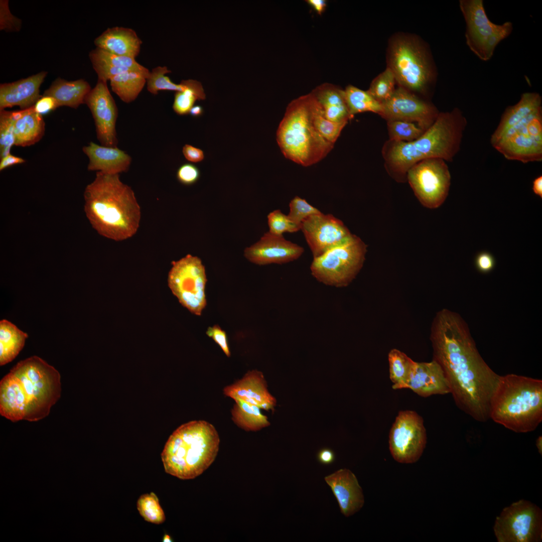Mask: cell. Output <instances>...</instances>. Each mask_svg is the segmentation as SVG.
I'll return each mask as SVG.
<instances>
[{
    "instance_id": "6",
    "label": "cell",
    "mask_w": 542,
    "mask_h": 542,
    "mask_svg": "<svg viewBox=\"0 0 542 542\" xmlns=\"http://www.w3.org/2000/svg\"><path fill=\"white\" fill-rule=\"evenodd\" d=\"M219 443L215 427L205 421L182 425L170 436L161 454L166 472L183 480L196 478L213 462Z\"/></svg>"
},
{
    "instance_id": "45",
    "label": "cell",
    "mask_w": 542,
    "mask_h": 542,
    "mask_svg": "<svg viewBox=\"0 0 542 542\" xmlns=\"http://www.w3.org/2000/svg\"><path fill=\"white\" fill-rule=\"evenodd\" d=\"M59 107L55 98L51 96L42 95L34 105L35 110L43 115L55 110Z\"/></svg>"
},
{
    "instance_id": "21",
    "label": "cell",
    "mask_w": 542,
    "mask_h": 542,
    "mask_svg": "<svg viewBox=\"0 0 542 542\" xmlns=\"http://www.w3.org/2000/svg\"><path fill=\"white\" fill-rule=\"evenodd\" d=\"M47 75L41 71L18 81L0 85V110L18 106L26 109L35 105L42 96L40 87Z\"/></svg>"
},
{
    "instance_id": "29",
    "label": "cell",
    "mask_w": 542,
    "mask_h": 542,
    "mask_svg": "<svg viewBox=\"0 0 542 542\" xmlns=\"http://www.w3.org/2000/svg\"><path fill=\"white\" fill-rule=\"evenodd\" d=\"M28 336L11 322L0 321V365L11 362L24 346Z\"/></svg>"
},
{
    "instance_id": "39",
    "label": "cell",
    "mask_w": 542,
    "mask_h": 542,
    "mask_svg": "<svg viewBox=\"0 0 542 542\" xmlns=\"http://www.w3.org/2000/svg\"><path fill=\"white\" fill-rule=\"evenodd\" d=\"M137 509L144 519L154 524H161L165 520V515L159 499L154 492L145 494L137 501Z\"/></svg>"
},
{
    "instance_id": "20",
    "label": "cell",
    "mask_w": 542,
    "mask_h": 542,
    "mask_svg": "<svg viewBox=\"0 0 542 542\" xmlns=\"http://www.w3.org/2000/svg\"><path fill=\"white\" fill-rule=\"evenodd\" d=\"M338 503L341 512L348 517L363 506L362 490L355 475L348 469H341L325 477Z\"/></svg>"
},
{
    "instance_id": "9",
    "label": "cell",
    "mask_w": 542,
    "mask_h": 542,
    "mask_svg": "<svg viewBox=\"0 0 542 542\" xmlns=\"http://www.w3.org/2000/svg\"><path fill=\"white\" fill-rule=\"evenodd\" d=\"M386 56L397 85L428 99L438 76L428 44L417 35L398 32L389 38Z\"/></svg>"
},
{
    "instance_id": "28",
    "label": "cell",
    "mask_w": 542,
    "mask_h": 542,
    "mask_svg": "<svg viewBox=\"0 0 542 542\" xmlns=\"http://www.w3.org/2000/svg\"><path fill=\"white\" fill-rule=\"evenodd\" d=\"M150 73L134 70L121 73L109 80L111 89L124 102H131L142 91Z\"/></svg>"
},
{
    "instance_id": "44",
    "label": "cell",
    "mask_w": 542,
    "mask_h": 542,
    "mask_svg": "<svg viewBox=\"0 0 542 542\" xmlns=\"http://www.w3.org/2000/svg\"><path fill=\"white\" fill-rule=\"evenodd\" d=\"M206 334L219 345L226 356H230L231 353L226 333L218 325L209 327L206 331Z\"/></svg>"
},
{
    "instance_id": "5",
    "label": "cell",
    "mask_w": 542,
    "mask_h": 542,
    "mask_svg": "<svg viewBox=\"0 0 542 542\" xmlns=\"http://www.w3.org/2000/svg\"><path fill=\"white\" fill-rule=\"evenodd\" d=\"M492 147L508 160L523 164L542 160V98L535 92L522 93L507 106L490 137Z\"/></svg>"
},
{
    "instance_id": "31",
    "label": "cell",
    "mask_w": 542,
    "mask_h": 542,
    "mask_svg": "<svg viewBox=\"0 0 542 542\" xmlns=\"http://www.w3.org/2000/svg\"><path fill=\"white\" fill-rule=\"evenodd\" d=\"M344 91L349 113L353 117L356 114L365 112H371L380 115L381 103L376 100L367 90L349 85Z\"/></svg>"
},
{
    "instance_id": "19",
    "label": "cell",
    "mask_w": 542,
    "mask_h": 542,
    "mask_svg": "<svg viewBox=\"0 0 542 542\" xmlns=\"http://www.w3.org/2000/svg\"><path fill=\"white\" fill-rule=\"evenodd\" d=\"M224 394L233 399L239 398L260 409L274 411L277 400L267 389L263 373L257 370L248 371L234 383L224 387Z\"/></svg>"
},
{
    "instance_id": "41",
    "label": "cell",
    "mask_w": 542,
    "mask_h": 542,
    "mask_svg": "<svg viewBox=\"0 0 542 542\" xmlns=\"http://www.w3.org/2000/svg\"><path fill=\"white\" fill-rule=\"evenodd\" d=\"M289 207L290 211L287 215L289 219L300 229L301 224L305 219L312 215L321 212L309 204L306 200L297 196L291 201Z\"/></svg>"
},
{
    "instance_id": "50",
    "label": "cell",
    "mask_w": 542,
    "mask_h": 542,
    "mask_svg": "<svg viewBox=\"0 0 542 542\" xmlns=\"http://www.w3.org/2000/svg\"><path fill=\"white\" fill-rule=\"evenodd\" d=\"M26 162L23 158L14 156L11 153L1 159L0 171L17 164H21Z\"/></svg>"
},
{
    "instance_id": "32",
    "label": "cell",
    "mask_w": 542,
    "mask_h": 542,
    "mask_svg": "<svg viewBox=\"0 0 542 542\" xmlns=\"http://www.w3.org/2000/svg\"><path fill=\"white\" fill-rule=\"evenodd\" d=\"M389 378L393 389L405 388L416 362L404 353L391 349L388 355Z\"/></svg>"
},
{
    "instance_id": "35",
    "label": "cell",
    "mask_w": 542,
    "mask_h": 542,
    "mask_svg": "<svg viewBox=\"0 0 542 542\" xmlns=\"http://www.w3.org/2000/svg\"><path fill=\"white\" fill-rule=\"evenodd\" d=\"M23 112V109L14 111L0 110V159L11 153L15 146L14 124Z\"/></svg>"
},
{
    "instance_id": "2",
    "label": "cell",
    "mask_w": 542,
    "mask_h": 542,
    "mask_svg": "<svg viewBox=\"0 0 542 542\" xmlns=\"http://www.w3.org/2000/svg\"><path fill=\"white\" fill-rule=\"evenodd\" d=\"M58 371L37 356L18 362L0 382V414L15 422L46 417L61 396Z\"/></svg>"
},
{
    "instance_id": "34",
    "label": "cell",
    "mask_w": 542,
    "mask_h": 542,
    "mask_svg": "<svg viewBox=\"0 0 542 542\" xmlns=\"http://www.w3.org/2000/svg\"><path fill=\"white\" fill-rule=\"evenodd\" d=\"M205 97L201 83L196 80L188 79L186 88L175 94L173 110L179 115H186L189 113L196 101L204 100Z\"/></svg>"
},
{
    "instance_id": "18",
    "label": "cell",
    "mask_w": 542,
    "mask_h": 542,
    "mask_svg": "<svg viewBox=\"0 0 542 542\" xmlns=\"http://www.w3.org/2000/svg\"><path fill=\"white\" fill-rule=\"evenodd\" d=\"M304 251L303 247L286 240L283 235L273 234L268 231L257 242L246 248L244 255L251 262L263 265L294 261Z\"/></svg>"
},
{
    "instance_id": "11",
    "label": "cell",
    "mask_w": 542,
    "mask_h": 542,
    "mask_svg": "<svg viewBox=\"0 0 542 542\" xmlns=\"http://www.w3.org/2000/svg\"><path fill=\"white\" fill-rule=\"evenodd\" d=\"M206 269L201 259L187 254L173 261L167 282L180 304L192 314L201 316L207 305Z\"/></svg>"
},
{
    "instance_id": "17",
    "label": "cell",
    "mask_w": 542,
    "mask_h": 542,
    "mask_svg": "<svg viewBox=\"0 0 542 542\" xmlns=\"http://www.w3.org/2000/svg\"><path fill=\"white\" fill-rule=\"evenodd\" d=\"M85 104L92 113L97 138L101 145L116 147L118 140L115 127L118 109L106 81L98 79L95 87L87 95Z\"/></svg>"
},
{
    "instance_id": "49",
    "label": "cell",
    "mask_w": 542,
    "mask_h": 542,
    "mask_svg": "<svg viewBox=\"0 0 542 542\" xmlns=\"http://www.w3.org/2000/svg\"><path fill=\"white\" fill-rule=\"evenodd\" d=\"M317 458L321 464L327 465L331 464L334 462L335 455L334 451L331 449L324 448L318 452Z\"/></svg>"
},
{
    "instance_id": "26",
    "label": "cell",
    "mask_w": 542,
    "mask_h": 542,
    "mask_svg": "<svg viewBox=\"0 0 542 542\" xmlns=\"http://www.w3.org/2000/svg\"><path fill=\"white\" fill-rule=\"evenodd\" d=\"M91 89L88 82L83 79L69 81L57 78L43 95L55 98L59 107L65 106L77 108L85 103V99Z\"/></svg>"
},
{
    "instance_id": "25",
    "label": "cell",
    "mask_w": 542,
    "mask_h": 542,
    "mask_svg": "<svg viewBox=\"0 0 542 542\" xmlns=\"http://www.w3.org/2000/svg\"><path fill=\"white\" fill-rule=\"evenodd\" d=\"M94 43L97 48L111 53L135 59L140 53L142 41L132 29L114 27L106 29Z\"/></svg>"
},
{
    "instance_id": "23",
    "label": "cell",
    "mask_w": 542,
    "mask_h": 542,
    "mask_svg": "<svg viewBox=\"0 0 542 542\" xmlns=\"http://www.w3.org/2000/svg\"><path fill=\"white\" fill-rule=\"evenodd\" d=\"M82 151L89 159L88 171L119 174L127 172L131 163V157L117 147H106L90 142L82 148Z\"/></svg>"
},
{
    "instance_id": "1",
    "label": "cell",
    "mask_w": 542,
    "mask_h": 542,
    "mask_svg": "<svg viewBox=\"0 0 542 542\" xmlns=\"http://www.w3.org/2000/svg\"><path fill=\"white\" fill-rule=\"evenodd\" d=\"M433 359L442 368L457 406L476 421L490 419V405L500 375L479 353L468 326L455 312L443 309L431 329Z\"/></svg>"
},
{
    "instance_id": "15",
    "label": "cell",
    "mask_w": 542,
    "mask_h": 542,
    "mask_svg": "<svg viewBox=\"0 0 542 542\" xmlns=\"http://www.w3.org/2000/svg\"><path fill=\"white\" fill-rule=\"evenodd\" d=\"M381 105L380 116L386 121L401 120L414 123L424 131L434 122L440 112L428 99L398 86L391 96Z\"/></svg>"
},
{
    "instance_id": "52",
    "label": "cell",
    "mask_w": 542,
    "mask_h": 542,
    "mask_svg": "<svg viewBox=\"0 0 542 542\" xmlns=\"http://www.w3.org/2000/svg\"><path fill=\"white\" fill-rule=\"evenodd\" d=\"M532 189L535 195L542 198V176H539L534 179Z\"/></svg>"
},
{
    "instance_id": "47",
    "label": "cell",
    "mask_w": 542,
    "mask_h": 542,
    "mask_svg": "<svg viewBox=\"0 0 542 542\" xmlns=\"http://www.w3.org/2000/svg\"><path fill=\"white\" fill-rule=\"evenodd\" d=\"M182 152L186 160L192 163L200 162L204 158L202 150L188 144L183 147Z\"/></svg>"
},
{
    "instance_id": "46",
    "label": "cell",
    "mask_w": 542,
    "mask_h": 542,
    "mask_svg": "<svg viewBox=\"0 0 542 542\" xmlns=\"http://www.w3.org/2000/svg\"><path fill=\"white\" fill-rule=\"evenodd\" d=\"M475 264L477 268L480 272L486 273L490 272L494 268L495 260L490 253L484 252L477 255Z\"/></svg>"
},
{
    "instance_id": "40",
    "label": "cell",
    "mask_w": 542,
    "mask_h": 542,
    "mask_svg": "<svg viewBox=\"0 0 542 542\" xmlns=\"http://www.w3.org/2000/svg\"><path fill=\"white\" fill-rule=\"evenodd\" d=\"M389 139L396 142H409L418 139L425 131L416 124L401 121H387Z\"/></svg>"
},
{
    "instance_id": "24",
    "label": "cell",
    "mask_w": 542,
    "mask_h": 542,
    "mask_svg": "<svg viewBox=\"0 0 542 542\" xmlns=\"http://www.w3.org/2000/svg\"><path fill=\"white\" fill-rule=\"evenodd\" d=\"M322 115L334 122H346L353 118L349 113L344 90L333 84L325 83L316 87L311 92Z\"/></svg>"
},
{
    "instance_id": "13",
    "label": "cell",
    "mask_w": 542,
    "mask_h": 542,
    "mask_svg": "<svg viewBox=\"0 0 542 542\" xmlns=\"http://www.w3.org/2000/svg\"><path fill=\"white\" fill-rule=\"evenodd\" d=\"M406 181L420 202L430 209L439 207L447 198L451 174L446 162L439 158L422 160L408 171Z\"/></svg>"
},
{
    "instance_id": "4",
    "label": "cell",
    "mask_w": 542,
    "mask_h": 542,
    "mask_svg": "<svg viewBox=\"0 0 542 542\" xmlns=\"http://www.w3.org/2000/svg\"><path fill=\"white\" fill-rule=\"evenodd\" d=\"M83 196L86 216L99 234L118 241L136 233L140 207L133 191L121 181L119 174L97 172Z\"/></svg>"
},
{
    "instance_id": "30",
    "label": "cell",
    "mask_w": 542,
    "mask_h": 542,
    "mask_svg": "<svg viewBox=\"0 0 542 542\" xmlns=\"http://www.w3.org/2000/svg\"><path fill=\"white\" fill-rule=\"evenodd\" d=\"M234 400L232 420L238 427L246 431H257L270 425L259 407L239 398Z\"/></svg>"
},
{
    "instance_id": "22",
    "label": "cell",
    "mask_w": 542,
    "mask_h": 542,
    "mask_svg": "<svg viewBox=\"0 0 542 542\" xmlns=\"http://www.w3.org/2000/svg\"><path fill=\"white\" fill-rule=\"evenodd\" d=\"M405 388L423 397L451 392L442 368L434 359L429 362H416Z\"/></svg>"
},
{
    "instance_id": "43",
    "label": "cell",
    "mask_w": 542,
    "mask_h": 542,
    "mask_svg": "<svg viewBox=\"0 0 542 542\" xmlns=\"http://www.w3.org/2000/svg\"><path fill=\"white\" fill-rule=\"evenodd\" d=\"M198 168L191 163L182 165L177 172V178L179 182L185 185H191L197 182L200 178Z\"/></svg>"
},
{
    "instance_id": "8",
    "label": "cell",
    "mask_w": 542,
    "mask_h": 542,
    "mask_svg": "<svg viewBox=\"0 0 542 542\" xmlns=\"http://www.w3.org/2000/svg\"><path fill=\"white\" fill-rule=\"evenodd\" d=\"M312 106L310 93L292 100L277 131V141L284 156L304 167L321 161L334 147L315 128Z\"/></svg>"
},
{
    "instance_id": "14",
    "label": "cell",
    "mask_w": 542,
    "mask_h": 542,
    "mask_svg": "<svg viewBox=\"0 0 542 542\" xmlns=\"http://www.w3.org/2000/svg\"><path fill=\"white\" fill-rule=\"evenodd\" d=\"M427 443L422 418L413 411H400L389 435V446L393 459L400 463L417 462Z\"/></svg>"
},
{
    "instance_id": "48",
    "label": "cell",
    "mask_w": 542,
    "mask_h": 542,
    "mask_svg": "<svg viewBox=\"0 0 542 542\" xmlns=\"http://www.w3.org/2000/svg\"><path fill=\"white\" fill-rule=\"evenodd\" d=\"M8 1H1V12L6 16L8 22L4 30H18L20 27L21 22L17 18L13 16L9 12L8 7Z\"/></svg>"
},
{
    "instance_id": "3",
    "label": "cell",
    "mask_w": 542,
    "mask_h": 542,
    "mask_svg": "<svg viewBox=\"0 0 542 542\" xmlns=\"http://www.w3.org/2000/svg\"><path fill=\"white\" fill-rule=\"evenodd\" d=\"M467 120L458 107L440 112L434 122L418 139L409 142L388 140L381 153L388 175L398 183L406 182L409 170L426 159L452 162L460 150Z\"/></svg>"
},
{
    "instance_id": "55",
    "label": "cell",
    "mask_w": 542,
    "mask_h": 542,
    "mask_svg": "<svg viewBox=\"0 0 542 542\" xmlns=\"http://www.w3.org/2000/svg\"><path fill=\"white\" fill-rule=\"evenodd\" d=\"M163 541L164 542L172 541V539L170 535L168 534H165L163 539Z\"/></svg>"
},
{
    "instance_id": "53",
    "label": "cell",
    "mask_w": 542,
    "mask_h": 542,
    "mask_svg": "<svg viewBox=\"0 0 542 542\" xmlns=\"http://www.w3.org/2000/svg\"><path fill=\"white\" fill-rule=\"evenodd\" d=\"M203 112V109L200 105L193 106L190 110L189 114L194 117H198L201 115Z\"/></svg>"
},
{
    "instance_id": "10",
    "label": "cell",
    "mask_w": 542,
    "mask_h": 542,
    "mask_svg": "<svg viewBox=\"0 0 542 542\" xmlns=\"http://www.w3.org/2000/svg\"><path fill=\"white\" fill-rule=\"evenodd\" d=\"M366 252L367 245L352 234L343 243L313 258L310 266L311 274L325 285L346 287L361 269Z\"/></svg>"
},
{
    "instance_id": "37",
    "label": "cell",
    "mask_w": 542,
    "mask_h": 542,
    "mask_svg": "<svg viewBox=\"0 0 542 542\" xmlns=\"http://www.w3.org/2000/svg\"><path fill=\"white\" fill-rule=\"evenodd\" d=\"M312 96L313 97L312 120L314 127L326 140L334 144L341 131L348 123L334 122L325 118L322 115L315 98L312 95Z\"/></svg>"
},
{
    "instance_id": "27",
    "label": "cell",
    "mask_w": 542,
    "mask_h": 542,
    "mask_svg": "<svg viewBox=\"0 0 542 542\" xmlns=\"http://www.w3.org/2000/svg\"><path fill=\"white\" fill-rule=\"evenodd\" d=\"M45 131L43 115L35 110L34 106L23 109L14 124L15 146L25 147L33 145L42 139Z\"/></svg>"
},
{
    "instance_id": "54",
    "label": "cell",
    "mask_w": 542,
    "mask_h": 542,
    "mask_svg": "<svg viewBox=\"0 0 542 542\" xmlns=\"http://www.w3.org/2000/svg\"><path fill=\"white\" fill-rule=\"evenodd\" d=\"M541 441L542 439L541 436H539L536 441V446L538 449L539 452H540V453H541Z\"/></svg>"
},
{
    "instance_id": "38",
    "label": "cell",
    "mask_w": 542,
    "mask_h": 542,
    "mask_svg": "<svg viewBox=\"0 0 542 542\" xmlns=\"http://www.w3.org/2000/svg\"><path fill=\"white\" fill-rule=\"evenodd\" d=\"M396 84L393 72L386 67L372 80L367 91L376 100L382 103L391 96L396 88Z\"/></svg>"
},
{
    "instance_id": "42",
    "label": "cell",
    "mask_w": 542,
    "mask_h": 542,
    "mask_svg": "<svg viewBox=\"0 0 542 542\" xmlns=\"http://www.w3.org/2000/svg\"><path fill=\"white\" fill-rule=\"evenodd\" d=\"M267 217L268 232L273 234L283 235L284 233H294L301 229L291 221L288 215L284 214L280 210H275L270 212Z\"/></svg>"
},
{
    "instance_id": "51",
    "label": "cell",
    "mask_w": 542,
    "mask_h": 542,
    "mask_svg": "<svg viewBox=\"0 0 542 542\" xmlns=\"http://www.w3.org/2000/svg\"><path fill=\"white\" fill-rule=\"evenodd\" d=\"M307 3L319 15H321L325 10L327 2L325 0H308Z\"/></svg>"
},
{
    "instance_id": "36",
    "label": "cell",
    "mask_w": 542,
    "mask_h": 542,
    "mask_svg": "<svg viewBox=\"0 0 542 542\" xmlns=\"http://www.w3.org/2000/svg\"><path fill=\"white\" fill-rule=\"evenodd\" d=\"M171 72L166 66L153 68L147 79V89L151 93L157 95L161 90L181 91L187 87V80H183L180 84H175L165 74Z\"/></svg>"
},
{
    "instance_id": "7",
    "label": "cell",
    "mask_w": 542,
    "mask_h": 542,
    "mask_svg": "<svg viewBox=\"0 0 542 542\" xmlns=\"http://www.w3.org/2000/svg\"><path fill=\"white\" fill-rule=\"evenodd\" d=\"M490 419L516 433L534 431L542 421V381L514 374L500 376Z\"/></svg>"
},
{
    "instance_id": "33",
    "label": "cell",
    "mask_w": 542,
    "mask_h": 542,
    "mask_svg": "<svg viewBox=\"0 0 542 542\" xmlns=\"http://www.w3.org/2000/svg\"><path fill=\"white\" fill-rule=\"evenodd\" d=\"M89 56L93 67H126L142 71L149 70L134 58L115 55L97 47L90 51Z\"/></svg>"
},
{
    "instance_id": "12",
    "label": "cell",
    "mask_w": 542,
    "mask_h": 542,
    "mask_svg": "<svg viewBox=\"0 0 542 542\" xmlns=\"http://www.w3.org/2000/svg\"><path fill=\"white\" fill-rule=\"evenodd\" d=\"M498 542H537L542 539V512L535 504L520 500L505 507L493 527Z\"/></svg>"
},
{
    "instance_id": "16",
    "label": "cell",
    "mask_w": 542,
    "mask_h": 542,
    "mask_svg": "<svg viewBox=\"0 0 542 542\" xmlns=\"http://www.w3.org/2000/svg\"><path fill=\"white\" fill-rule=\"evenodd\" d=\"M302 231L313 258L343 243L352 234L343 222L330 214L312 215L302 223Z\"/></svg>"
}]
</instances>
